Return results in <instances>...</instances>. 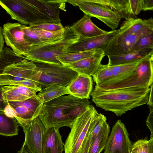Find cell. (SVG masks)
Segmentation results:
<instances>
[{"label":"cell","mask_w":153,"mask_h":153,"mask_svg":"<svg viewBox=\"0 0 153 153\" xmlns=\"http://www.w3.org/2000/svg\"><path fill=\"white\" fill-rule=\"evenodd\" d=\"M2 89L3 98L6 102L24 100L36 94L34 90L22 85H3Z\"/></svg>","instance_id":"obj_23"},{"label":"cell","mask_w":153,"mask_h":153,"mask_svg":"<svg viewBox=\"0 0 153 153\" xmlns=\"http://www.w3.org/2000/svg\"><path fill=\"white\" fill-rule=\"evenodd\" d=\"M150 90L149 93V101L147 104L149 108L153 107V84L150 87Z\"/></svg>","instance_id":"obj_42"},{"label":"cell","mask_w":153,"mask_h":153,"mask_svg":"<svg viewBox=\"0 0 153 153\" xmlns=\"http://www.w3.org/2000/svg\"><path fill=\"white\" fill-rule=\"evenodd\" d=\"M146 48H153V34L145 35L140 38L133 46L131 52Z\"/></svg>","instance_id":"obj_36"},{"label":"cell","mask_w":153,"mask_h":153,"mask_svg":"<svg viewBox=\"0 0 153 153\" xmlns=\"http://www.w3.org/2000/svg\"><path fill=\"white\" fill-rule=\"evenodd\" d=\"M19 124L14 117L7 115L0 111V135L12 136L18 134Z\"/></svg>","instance_id":"obj_25"},{"label":"cell","mask_w":153,"mask_h":153,"mask_svg":"<svg viewBox=\"0 0 153 153\" xmlns=\"http://www.w3.org/2000/svg\"><path fill=\"white\" fill-rule=\"evenodd\" d=\"M67 2L79 7L85 14L97 18L112 30L118 27L121 19L123 18L120 13L94 3L91 0H67Z\"/></svg>","instance_id":"obj_10"},{"label":"cell","mask_w":153,"mask_h":153,"mask_svg":"<svg viewBox=\"0 0 153 153\" xmlns=\"http://www.w3.org/2000/svg\"><path fill=\"white\" fill-rule=\"evenodd\" d=\"M0 5L12 19L23 25H30L45 23L61 24L42 13L31 3L30 0H0Z\"/></svg>","instance_id":"obj_5"},{"label":"cell","mask_w":153,"mask_h":153,"mask_svg":"<svg viewBox=\"0 0 153 153\" xmlns=\"http://www.w3.org/2000/svg\"><path fill=\"white\" fill-rule=\"evenodd\" d=\"M29 27L36 29L49 31H55L63 29L64 27L61 24L45 23L29 25Z\"/></svg>","instance_id":"obj_37"},{"label":"cell","mask_w":153,"mask_h":153,"mask_svg":"<svg viewBox=\"0 0 153 153\" xmlns=\"http://www.w3.org/2000/svg\"><path fill=\"white\" fill-rule=\"evenodd\" d=\"M118 30L103 51L105 55H118L131 52L135 43L145 36L132 33L120 28Z\"/></svg>","instance_id":"obj_13"},{"label":"cell","mask_w":153,"mask_h":153,"mask_svg":"<svg viewBox=\"0 0 153 153\" xmlns=\"http://www.w3.org/2000/svg\"><path fill=\"white\" fill-rule=\"evenodd\" d=\"M7 102L4 112L9 116L14 117L19 125L23 128L38 117L44 103L36 94L24 100Z\"/></svg>","instance_id":"obj_8"},{"label":"cell","mask_w":153,"mask_h":153,"mask_svg":"<svg viewBox=\"0 0 153 153\" xmlns=\"http://www.w3.org/2000/svg\"><path fill=\"white\" fill-rule=\"evenodd\" d=\"M23 30L25 39L31 47L47 44L59 40L47 39L41 38L26 25H24Z\"/></svg>","instance_id":"obj_32"},{"label":"cell","mask_w":153,"mask_h":153,"mask_svg":"<svg viewBox=\"0 0 153 153\" xmlns=\"http://www.w3.org/2000/svg\"><path fill=\"white\" fill-rule=\"evenodd\" d=\"M105 56L103 51L100 49L90 57L65 65L69 67L78 74L91 76L97 71Z\"/></svg>","instance_id":"obj_16"},{"label":"cell","mask_w":153,"mask_h":153,"mask_svg":"<svg viewBox=\"0 0 153 153\" xmlns=\"http://www.w3.org/2000/svg\"><path fill=\"white\" fill-rule=\"evenodd\" d=\"M17 153H32L23 143L21 149L17 152Z\"/></svg>","instance_id":"obj_44"},{"label":"cell","mask_w":153,"mask_h":153,"mask_svg":"<svg viewBox=\"0 0 153 153\" xmlns=\"http://www.w3.org/2000/svg\"><path fill=\"white\" fill-rule=\"evenodd\" d=\"M153 53H152L144 58L138 64L132 74L127 79L105 87H99L105 89L135 87L149 88L153 84Z\"/></svg>","instance_id":"obj_9"},{"label":"cell","mask_w":153,"mask_h":153,"mask_svg":"<svg viewBox=\"0 0 153 153\" xmlns=\"http://www.w3.org/2000/svg\"><path fill=\"white\" fill-rule=\"evenodd\" d=\"M93 2L104 6L121 14L123 18H127L125 12V0H91Z\"/></svg>","instance_id":"obj_31"},{"label":"cell","mask_w":153,"mask_h":153,"mask_svg":"<svg viewBox=\"0 0 153 153\" xmlns=\"http://www.w3.org/2000/svg\"><path fill=\"white\" fill-rule=\"evenodd\" d=\"M4 38L3 29L0 25V53L4 48Z\"/></svg>","instance_id":"obj_43"},{"label":"cell","mask_w":153,"mask_h":153,"mask_svg":"<svg viewBox=\"0 0 153 153\" xmlns=\"http://www.w3.org/2000/svg\"><path fill=\"white\" fill-rule=\"evenodd\" d=\"M100 49H94L76 53H66L58 56L57 59L62 65H65L90 57Z\"/></svg>","instance_id":"obj_29"},{"label":"cell","mask_w":153,"mask_h":153,"mask_svg":"<svg viewBox=\"0 0 153 153\" xmlns=\"http://www.w3.org/2000/svg\"><path fill=\"white\" fill-rule=\"evenodd\" d=\"M149 88H132L105 89L95 85L90 95L96 106L120 116L128 111L147 104Z\"/></svg>","instance_id":"obj_1"},{"label":"cell","mask_w":153,"mask_h":153,"mask_svg":"<svg viewBox=\"0 0 153 153\" xmlns=\"http://www.w3.org/2000/svg\"><path fill=\"white\" fill-rule=\"evenodd\" d=\"M2 85H0V111L4 112L8 104L4 100L2 96Z\"/></svg>","instance_id":"obj_40"},{"label":"cell","mask_w":153,"mask_h":153,"mask_svg":"<svg viewBox=\"0 0 153 153\" xmlns=\"http://www.w3.org/2000/svg\"><path fill=\"white\" fill-rule=\"evenodd\" d=\"M62 37L54 42L31 47L24 56L26 59L33 62L62 64L57 59L59 56L67 52V48L77 42L79 35L67 25Z\"/></svg>","instance_id":"obj_3"},{"label":"cell","mask_w":153,"mask_h":153,"mask_svg":"<svg viewBox=\"0 0 153 153\" xmlns=\"http://www.w3.org/2000/svg\"><path fill=\"white\" fill-rule=\"evenodd\" d=\"M36 65L32 79L42 88L53 84L67 87L78 74L62 64L34 62Z\"/></svg>","instance_id":"obj_4"},{"label":"cell","mask_w":153,"mask_h":153,"mask_svg":"<svg viewBox=\"0 0 153 153\" xmlns=\"http://www.w3.org/2000/svg\"><path fill=\"white\" fill-rule=\"evenodd\" d=\"M153 10V0H143V11Z\"/></svg>","instance_id":"obj_41"},{"label":"cell","mask_w":153,"mask_h":153,"mask_svg":"<svg viewBox=\"0 0 153 153\" xmlns=\"http://www.w3.org/2000/svg\"><path fill=\"white\" fill-rule=\"evenodd\" d=\"M97 112L90 105L87 109L76 118L64 144L65 153H79L92 122Z\"/></svg>","instance_id":"obj_7"},{"label":"cell","mask_w":153,"mask_h":153,"mask_svg":"<svg viewBox=\"0 0 153 153\" xmlns=\"http://www.w3.org/2000/svg\"><path fill=\"white\" fill-rule=\"evenodd\" d=\"M110 132V127L106 122L91 143L88 153H100L104 149Z\"/></svg>","instance_id":"obj_27"},{"label":"cell","mask_w":153,"mask_h":153,"mask_svg":"<svg viewBox=\"0 0 153 153\" xmlns=\"http://www.w3.org/2000/svg\"><path fill=\"white\" fill-rule=\"evenodd\" d=\"M93 81L91 76L78 74L67 87L70 94L83 99H89L93 90Z\"/></svg>","instance_id":"obj_17"},{"label":"cell","mask_w":153,"mask_h":153,"mask_svg":"<svg viewBox=\"0 0 153 153\" xmlns=\"http://www.w3.org/2000/svg\"><path fill=\"white\" fill-rule=\"evenodd\" d=\"M90 105L88 99L71 94L62 96L44 103L38 116L46 130L62 127L70 128L77 117Z\"/></svg>","instance_id":"obj_2"},{"label":"cell","mask_w":153,"mask_h":153,"mask_svg":"<svg viewBox=\"0 0 153 153\" xmlns=\"http://www.w3.org/2000/svg\"><path fill=\"white\" fill-rule=\"evenodd\" d=\"M59 129L51 128L46 130L42 140V153H62L64 151Z\"/></svg>","instance_id":"obj_19"},{"label":"cell","mask_w":153,"mask_h":153,"mask_svg":"<svg viewBox=\"0 0 153 153\" xmlns=\"http://www.w3.org/2000/svg\"><path fill=\"white\" fill-rule=\"evenodd\" d=\"M24 25L7 22L3 26V35L7 45L17 53L24 56L31 47L24 38Z\"/></svg>","instance_id":"obj_12"},{"label":"cell","mask_w":153,"mask_h":153,"mask_svg":"<svg viewBox=\"0 0 153 153\" xmlns=\"http://www.w3.org/2000/svg\"><path fill=\"white\" fill-rule=\"evenodd\" d=\"M131 147L124 124L118 120L112 127L104 153H130Z\"/></svg>","instance_id":"obj_11"},{"label":"cell","mask_w":153,"mask_h":153,"mask_svg":"<svg viewBox=\"0 0 153 153\" xmlns=\"http://www.w3.org/2000/svg\"><path fill=\"white\" fill-rule=\"evenodd\" d=\"M26 59L24 56L19 54L7 47L3 48L0 53V75L8 66Z\"/></svg>","instance_id":"obj_28"},{"label":"cell","mask_w":153,"mask_h":153,"mask_svg":"<svg viewBox=\"0 0 153 153\" xmlns=\"http://www.w3.org/2000/svg\"><path fill=\"white\" fill-rule=\"evenodd\" d=\"M120 28L133 34L150 35L153 34V19L129 18L123 22Z\"/></svg>","instance_id":"obj_21"},{"label":"cell","mask_w":153,"mask_h":153,"mask_svg":"<svg viewBox=\"0 0 153 153\" xmlns=\"http://www.w3.org/2000/svg\"><path fill=\"white\" fill-rule=\"evenodd\" d=\"M66 94H70L67 87L53 84L42 88L37 96L45 103Z\"/></svg>","instance_id":"obj_26"},{"label":"cell","mask_w":153,"mask_h":153,"mask_svg":"<svg viewBox=\"0 0 153 153\" xmlns=\"http://www.w3.org/2000/svg\"><path fill=\"white\" fill-rule=\"evenodd\" d=\"M130 153H137L135 152L134 151L131 150Z\"/></svg>","instance_id":"obj_45"},{"label":"cell","mask_w":153,"mask_h":153,"mask_svg":"<svg viewBox=\"0 0 153 153\" xmlns=\"http://www.w3.org/2000/svg\"><path fill=\"white\" fill-rule=\"evenodd\" d=\"M29 27L39 36L49 39L58 40L62 38L65 30V27L62 29L55 31H49Z\"/></svg>","instance_id":"obj_35"},{"label":"cell","mask_w":153,"mask_h":153,"mask_svg":"<svg viewBox=\"0 0 153 153\" xmlns=\"http://www.w3.org/2000/svg\"><path fill=\"white\" fill-rule=\"evenodd\" d=\"M40 12L53 20L61 22L60 10H65L67 0H30Z\"/></svg>","instance_id":"obj_18"},{"label":"cell","mask_w":153,"mask_h":153,"mask_svg":"<svg viewBox=\"0 0 153 153\" xmlns=\"http://www.w3.org/2000/svg\"><path fill=\"white\" fill-rule=\"evenodd\" d=\"M91 17L85 14L71 26L80 38H86L101 35L107 33L99 28L91 20Z\"/></svg>","instance_id":"obj_20"},{"label":"cell","mask_w":153,"mask_h":153,"mask_svg":"<svg viewBox=\"0 0 153 153\" xmlns=\"http://www.w3.org/2000/svg\"><path fill=\"white\" fill-rule=\"evenodd\" d=\"M25 135L24 144L32 153H42V140L46 129L38 117L23 128Z\"/></svg>","instance_id":"obj_14"},{"label":"cell","mask_w":153,"mask_h":153,"mask_svg":"<svg viewBox=\"0 0 153 153\" xmlns=\"http://www.w3.org/2000/svg\"><path fill=\"white\" fill-rule=\"evenodd\" d=\"M152 53L153 48H146L120 55L108 56V64L114 66L129 63L144 58Z\"/></svg>","instance_id":"obj_24"},{"label":"cell","mask_w":153,"mask_h":153,"mask_svg":"<svg viewBox=\"0 0 153 153\" xmlns=\"http://www.w3.org/2000/svg\"><path fill=\"white\" fill-rule=\"evenodd\" d=\"M131 150L137 153H153V137L137 140L132 144Z\"/></svg>","instance_id":"obj_34"},{"label":"cell","mask_w":153,"mask_h":153,"mask_svg":"<svg viewBox=\"0 0 153 153\" xmlns=\"http://www.w3.org/2000/svg\"><path fill=\"white\" fill-rule=\"evenodd\" d=\"M150 112L146 120V125L151 132L150 137H153V107L149 108Z\"/></svg>","instance_id":"obj_39"},{"label":"cell","mask_w":153,"mask_h":153,"mask_svg":"<svg viewBox=\"0 0 153 153\" xmlns=\"http://www.w3.org/2000/svg\"><path fill=\"white\" fill-rule=\"evenodd\" d=\"M144 58L129 63L110 65L112 73L111 79L101 85L97 86L101 88H104L127 79L132 74L138 64Z\"/></svg>","instance_id":"obj_22"},{"label":"cell","mask_w":153,"mask_h":153,"mask_svg":"<svg viewBox=\"0 0 153 153\" xmlns=\"http://www.w3.org/2000/svg\"><path fill=\"white\" fill-rule=\"evenodd\" d=\"M112 73L110 66L108 64H100L97 71L92 76L96 85L100 86L110 80L112 78Z\"/></svg>","instance_id":"obj_30"},{"label":"cell","mask_w":153,"mask_h":153,"mask_svg":"<svg viewBox=\"0 0 153 153\" xmlns=\"http://www.w3.org/2000/svg\"><path fill=\"white\" fill-rule=\"evenodd\" d=\"M36 67L34 62L26 59L8 66L0 75V85H22L40 92V85L30 79Z\"/></svg>","instance_id":"obj_6"},{"label":"cell","mask_w":153,"mask_h":153,"mask_svg":"<svg viewBox=\"0 0 153 153\" xmlns=\"http://www.w3.org/2000/svg\"><path fill=\"white\" fill-rule=\"evenodd\" d=\"M143 0H126L125 12L127 19L134 18L143 10Z\"/></svg>","instance_id":"obj_33"},{"label":"cell","mask_w":153,"mask_h":153,"mask_svg":"<svg viewBox=\"0 0 153 153\" xmlns=\"http://www.w3.org/2000/svg\"><path fill=\"white\" fill-rule=\"evenodd\" d=\"M118 31V29L115 30L108 31L104 34L92 37L80 38L77 42L67 48V52L76 53L97 49H101L104 51Z\"/></svg>","instance_id":"obj_15"},{"label":"cell","mask_w":153,"mask_h":153,"mask_svg":"<svg viewBox=\"0 0 153 153\" xmlns=\"http://www.w3.org/2000/svg\"><path fill=\"white\" fill-rule=\"evenodd\" d=\"M91 143V138L88 135V132L83 142L79 153H88Z\"/></svg>","instance_id":"obj_38"}]
</instances>
